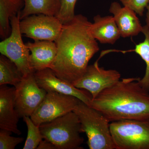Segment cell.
<instances>
[{
    "mask_svg": "<svg viewBox=\"0 0 149 149\" xmlns=\"http://www.w3.org/2000/svg\"><path fill=\"white\" fill-rule=\"evenodd\" d=\"M110 129L115 149H149V119L113 121Z\"/></svg>",
    "mask_w": 149,
    "mask_h": 149,
    "instance_id": "cell-5",
    "label": "cell"
},
{
    "mask_svg": "<svg viewBox=\"0 0 149 149\" xmlns=\"http://www.w3.org/2000/svg\"><path fill=\"white\" fill-rule=\"evenodd\" d=\"M80 101L73 96L47 92L42 102L30 118L36 125L40 126L73 111Z\"/></svg>",
    "mask_w": 149,
    "mask_h": 149,
    "instance_id": "cell-7",
    "label": "cell"
},
{
    "mask_svg": "<svg viewBox=\"0 0 149 149\" xmlns=\"http://www.w3.org/2000/svg\"><path fill=\"white\" fill-rule=\"evenodd\" d=\"M24 0H0V37L3 40L11 32L10 19L24 8Z\"/></svg>",
    "mask_w": 149,
    "mask_h": 149,
    "instance_id": "cell-17",
    "label": "cell"
},
{
    "mask_svg": "<svg viewBox=\"0 0 149 149\" xmlns=\"http://www.w3.org/2000/svg\"><path fill=\"white\" fill-rule=\"evenodd\" d=\"M23 118L27 128V139L23 149H37L40 142L44 139L40 126L33 122L30 116H24Z\"/></svg>",
    "mask_w": 149,
    "mask_h": 149,
    "instance_id": "cell-20",
    "label": "cell"
},
{
    "mask_svg": "<svg viewBox=\"0 0 149 149\" xmlns=\"http://www.w3.org/2000/svg\"><path fill=\"white\" fill-rule=\"evenodd\" d=\"M34 75L37 84L46 92H57L73 96L91 107L92 96L74 87L72 83L59 78L50 68L35 71Z\"/></svg>",
    "mask_w": 149,
    "mask_h": 149,
    "instance_id": "cell-11",
    "label": "cell"
},
{
    "mask_svg": "<svg viewBox=\"0 0 149 149\" xmlns=\"http://www.w3.org/2000/svg\"><path fill=\"white\" fill-rule=\"evenodd\" d=\"M124 6L134 10L139 16L143 15L145 9L149 3V0H119Z\"/></svg>",
    "mask_w": 149,
    "mask_h": 149,
    "instance_id": "cell-23",
    "label": "cell"
},
{
    "mask_svg": "<svg viewBox=\"0 0 149 149\" xmlns=\"http://www.w3.org/2000/svg\"><path fill=\"white\" fill-rule=\"evenodd\" d=\"M19 12L11 17V32L8 37L0 43V52L13 62L23 76H25L35 72L30 65V51L22 37Z\"/></svg>",
    "mask_w": 149,
    "mask_h": 149,
    "instance_id": "cell-6",
    "label": "cell"
},
{
    "mask_svg": "<svg viewBox=\"0 0 149 149\" xmlns=\"http://www.w3.org/2000/svg\"><path fill=\"white\" fill-rule=\"evenodd\" d=\"M91 24L86 17L78 14L63 25L55 42L56 56L50 68L59 78L72 84L83 75L91 59L100 50L91 32Z\"/></svg>",
    "mask_w": 149,
    "mask_h": 149,
    "instance_id": "cell-1",
    "label": "cell"
},
{
    "mask_svg": "<svg viewBox=\"0 0 149 149\" xmlns=\"http://www.w3.org/2000/svg\"><path fill=\"white\" fill-rule=\"evenodd\" d=\"M140 77L123 78L92 100L91 107L109 122L149 119V92L139 82Z\"/></svg>",
    "mask_w": 149,
    "mask_h": 149,
    "instance_id": "cell-2",
    "label": "cell"
},
{
    "mask_svg": "<svg viewBox=\"0 0 149 149\" xmlns=\"http://www.w3.org/2000/svg\"><path fill=\"white\" fill-rule=\"evenodd\" d=\"M63 25L56 16L43 14L32 15L19 22L22 34L34 41L55 42L61 32Z\"/></svg>",
    "mask_w": 149,
    "mask_h": 149,
    "instance_id": "cell-8",
    "label": "cell"
},
{
    "mask_svg": "<svg viewBox=\"0 0 149 149\" xmlns=\"http://www.w3.org/2000/svg\"><path fill=\"white\" fill-rule=\"evenodd\" d=\"M43 139L49 141L57 149H80L84 142L79 118L74 111L40 125Z\"/></svg>",
    "mask_w": 149,
    "mask_h": 149,
    "instance_id": "cell-4",
    "label": "cell"
},
{
    "mask_svg": "<svg viewBox=\"0 0 149 149\" xmlns=\"http://www.w3.org/2000/svg\"><path fill=\"white\" fill-rule=\"evenodd\" d=\"M15 88V104L19 117H30L42 102L47 92L37 84L34 73L23 76Z\"/></svg>",
    "mask_w": 149,
    "mask_h": 149,
    "instance_id": "cell-9",
    "label": "cell"
},
{
    "mask_svg": "<svg viewBox=\"0 0 149 149\" xmlns=\"http://www.w3.org/2000/svg\"><path fill=\"white\" fill-rule=\"evenodd\" d=\"M77 0H61V8L57 17L63 24L70 21L75 16L74 9Z\"/></svg>",
    "mask_w": 149,
    "mask_h": 149,
    "instance_id": "cell-21",
    "label": "cell"
},
{
    "mask_svg": "<svg viewBox=\"0 0 149 149\" xmlns=\"http://www.w3.org/2000/svg\"><path fill=\"white\" fill-rule=\"evenodd\" d=\"M146 9L147 11L146 13V24L149 27V3L148 6H147Z\"/></svg>",
    "mask_w": 149,
    "mask_h": 149,
    "instance_id": "cell-25",
    "label": "cell"
},
{
    "mask_svg": "<svg viewBox=\"0 0 149 149\" xmlns=\"http://www.w3.org/2000/svg\"><path fill=\"white\" fill-rule=\"evenodd\" d=\"M37 149H57V148L49 141L44 139L40 142Z\"/></svg>",
    "mask_w": 149,
    "mask_h": 149,
    "instance_id": "cell-24",
    "label": "cell"
},
{
    "mask_svg": "<svg viewBox=\"0 0 149 149\" xmlns=\"http://www.w3.org/2000/svg\"><path fill=\"white\" fill-rule=\"evenodd\" d=\"M24 8L19 12L20 19L34 14H43L57 16L61 8V0H24Z\"/></svg>",
    "mask_w": 149,
    "mask_h": 149,
    "instance_id": "cell-16",
    "label": "cell"
},
{
    "mask_svg": "<svg viewBox=\"0 0 149 149\" xmlns=\"http://www.w3.org/2000/svg\"><path fill=\"white\" fill-rule=\"evenodd\" d=\"M11 132L1 129L0 130V149H14L21 143L24 139L21 137L11 136Z\"/></svg>",
    "mask_w": 149,
    "mask_h": 149,
    "instance_id": "cell-22",
    "label": "cell"
},
{
    "mask_svg": "<svg viewBox=\"0 0 149 149\" xmlns=\"http://www.w3.org/2000/svg\"><path fill=\"white\" fill-rule=\"evenodd\" d=\"M0 86V128L21 135L17 126L20 117L15 104V88L6 85Z\"/></svg>",
    "mask_w": 149,
    "mask_h": 149,
    "instance_id": "cell-12",
    "label": "cell"
},
{
    "mask_svg": "<svg viewBox=\"0 0 149 149\" xmlns=\"http://www.w3.org/2000/svg\"><path fill=\"white\" fill-rule=\"evenodd\" d=\"M123 38L137 36L142 32L143 26L134 10L127 7H121L117 2L111 4L109 9Z\"/></svg>",
    "mask_w": 149,
    "mask_h": 149,
    "instance_id": "cell-13",
    "label": "cell"
},
{
    "mask_svg": "<svg viewBox=\"0 0 149 149\" xmlns=\"http://www.w3.org/2000/svg\"><path fill=\"white\" fill-rule=\"evenodd\" d=\"M78 116L81 133L88 138L90 149H115L110 122L97 110L80 101L73 111Z\"/></svg>",
    "mask_w": 149,
    "mask_h": 149,
    "instance_id": "cell-3",
    "label": "cell"
},
{
    "mask_svg": "<svg viewBox=\"0 0 149 149\" xmlns=\"http://www.w3.org/2000/svg\"><path fill=\"white\" fill-rule=\"evenodd\" d=\"M142 33L145 36L143 42L137 44L135 48L130 50L118 51L123 53L134 52L141 56L146 64L145 74L142 78H140L139 83L146 91L149 92V27L147 24L143 26Z\"/></svg>",
    "mask_w": 149,
    "mask_h": 149,
    "instance_id": "cell-19",
    "label": "cell"
},
{
    "mask_svg": "<svg viewBox=\"0 0 149 149\" xmlns=\"http://www.w3.org/2000/svg\"><path fill=\"white\" fill-rule=\"evenodd\" d=\"M25 44L31 52L30 65L34 72L50 68L57 52L55 42L36 40Z\"/></svg>",
    "mask_w": 149,
    "mask_h": 149,
    "instance_id": "cell-14",
    "label": "cell"
},
{
    "mask_svg": "<svg viewBox=\"0 0 149 149\" xmlns=\"http://www.w3.org/2000/svg\"><path fill=\"white\" fill-rule=\"evenodd\" d=\"M90 30L93 37L102 44L113 45L121 37L113 16L94 17Z\"/></svg>",
    "mask_w": 149,
    "mask_h": 149,
    "instance_id": "cell-15",
    "label": "cell"
},
{
    "mask_svg": "<svg viewBox=\"0 0 149 149\" xmlns=\"http://www.w3.org/2000/svg\"><path fill=\"white\" fill-rule=\"evenodd\" d=\"M120 77V73L117 70L100 67L97 60L88 65L83 75L72 84L78 89L88 91L93 100L104 90L118 83Z\"/></svg>",
    "mask_w": 149,
    "mask_h": 149,
    "instance_id": "cell-10",
    "label": "cell"
},
{
    "mask_svg": "<svg viewBox=\"0 0 149 149\" xmlns=\"http://www.w3.org/2000/svg\"><path fill=\"white\" fill-rule=\"evenodd\" d=\"M23 75L13 62L3 55L0 56V85H10L15 87Z\"/></svg>",
    "mask_w": 149,
    "mask_h": 149,
    "instance_id": "cell-18",
    "label": "cell"
}]
</instances>
